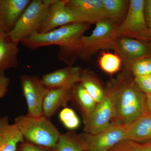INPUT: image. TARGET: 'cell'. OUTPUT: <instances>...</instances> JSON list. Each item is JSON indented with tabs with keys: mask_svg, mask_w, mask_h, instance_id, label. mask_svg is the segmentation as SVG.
<instances>
[{
	"mask_svg": "<svg viewBox=\"0 0 151 151\" xmlns=\"http://www.w3.org/2000/svg\"><path fill=\"white\" fill-rule=\"evenodd\" d=\"M113 93L115 117L112 123L129 125L149 114L147 96L125 70L108 84Z\"/></svg>",
	"mask_w": 151,
	"mask_h": 151,
	"instance_id": "1",
	"label": "cell"
},
{
	"mask_svg": "<svg viewBox=\"0 0 151 151\" xmlns=\"http://www.w3.org/2000/svg\"><path fill=\"white\" fill-rule=\"evenodd\" d=\"M90 24L76 23L60 27L44 33L37 32L23 40V46L35 50L52 45H58L59 51L58 56L69 65L74 63L77 55L81 38L90 27Z\"/></svg>",
	"mask_w": 151,
	"mask_h": 151,
	"instance_id": "2",
	"label": "cell"
},
{
	"mask_svg": "<svg viewBox=\"0 0 151 151\" xmlns=\"http://www.w3.org/2000/svg\"><path fill=\"white\" fill-rule=\"evenodd\" d=\"M25 140L38 145L54 147L61 134L50 119L42 115L32 117L20 115L14 119Z\"/></svg>",
	"mask_w": 151,
	"mask_h": 151,
	"instance_id": "3",
	"label": "cell"
},
{
	"mask_svg": "<svg viewBox=\"0 0 151 151\" xmlns=\"http://www.w3.org/2000/svg\"><path fill=\"white\" fill-rule=\"evenodd\" d=\"M90 35L81 38L77 58L88 61L101 50H113L118 37L116 30L119 24L110 19L95 24Z\"/></svg>",
	"mask_w": 151,
	"mask_h": 151,
	"instance_id": "4",
	"label": "cell"
},
{
	"mask_svg": "<svg viewBox=\"0 0 151 151\" xmlns=\"http://www.w3.org/2000/svg\"><path fill=\"white\" fill-rule=\"evenodd\" d=\"M55 0H33L25 9L14 27L7 35L18 44L32 33L38 32L50 6Z\"/></svg>",
	"mask_w": 151,
	"mask_h": 151,
	"instance_id": "5",
	"label": "cell"
},
{
	"mask_svg": "<svg viewBox=\"0 0 151 151\" xmlns=\"http://www.w3.org/2000/svg\"><path fill=\"white\" fill-rule=\"evenodd\" d=\"M118 38H132L147 43L151 41L145 13V1L130 0L126 17L116 30Z\"/></svg>",
	"mask_w": 151,
	"mask_h": 151,
	"instance_id": "6",
	"label": "cell"
},
{
	"mask_svg": "<svg viewBox=\"0 0 151 151\" xmlns=\"http://www.w3.org/2000/svg\"><path fill=\"white\" fill-rule=\"evenodd\" d=\"M111 123L100 132L80 134L85 151H107L116 144L126 140L128 126Z\"/></svg>",
	"mask_w": 151,
	"mask_h": 151,
	"instance_id": "7",
	"label": "cell"
},
{
	"mask_svg": "<svg viewBox=\"0 0 151 151\" xmlns=\"http://www.w3.org/2000/svg\"><path fill=\"white\" fill-rule=\"evenodd\" d=\"M115 113L113 93L108 85L104 99L97 103L91 114L83 118L84 133L94 134L104 129L113 122Z\"/></svg>",
	"mask_w": 151,
	"mask_h": 151,
	"instance_id": "8",
	"label": "cell"
},
{
	"mask_svg": "<svg viewBox=\"0 0 151 151\" xmlns=\"http://www.w3.org/2000/svg\"><path fill=\"white\" fill-rule=\"evenodd\" d=\"M20 82L27 103V115L35 117L43 115V100L50 89L45 85L41 78L36 76L23 74L20 76Z\"/></svg>",
	"mask_w": 151,
	"mask_h": 151,
	"instance_id": "9",
	"label": "cell"
},
{
	"mask_svg": "<svg viewBox=\"0 0 151 151\" xmlns=\"http://www.w3.org/2000/svg\"><path fill=\"white\" fill-rule=\"evenodd\" d=\"M66 3L67 0H55L49 8L38 32H48L60 27L76 23L88 24L85 19L68 7Z\"/></svg>",
	"mask_w": 151,
	"mask_h": 151,
	"instance_id": "10",
	"label": "cell"
},
{
	"mask_svg": "<svg viewBox=\"0 0 151 151\" xmlns=\"http://www.w3.org/2000/svg\"><path fill=\"white\" fill-rule=\"evenodd\" d=\"M113 50L121 58L126 69L129 70L137 60L150 57V50L147 43L132 38H117Z\"/></svg>",
	"mask_w": 151,
	"mask_h": 151,
	"instance_id": "11",
	"label": "cell"
},
{
	"mask_svg": "<svg viewBox=\"0 0 151 151\" xmlns=\"http://www.w3.org/2000/svg\"><path fill=\"white\" fill-rule=\"evenodd\" d=\"M66 6L89 24L108 19L103 0H67Z\"/></svg>",
	"mask_w": 151,
	"mask_h": 151,
	"instance_id": "12",
	"label": "cell"
},
{
	"mask_svg": "<svg viewBox=\"0 0 151 151\" xmlns=\"http://www.w3.org/2000/svg\"><path fill=\"white\" fill-rule=\"evenodd\" d=\"M82 70L79 66L68 65L44 74L41 79L50 89L73 86L80 82Z\"/></svg>",
	"mask_w": 151,
	"mask_h": 151,
	"instance_id": "13",
	"label": "cell"
},
{
	"mask_svg": "<svg viewBox=\"0 0 151 151\" xmlns=\"http://www.w3.org/2000/svg\"><path fill=\"white\" fill-rule=\"evenodd\" d=\"M29 0H0V29L10 32L29 4Z\"/></svg>",
	"mask_w": 151,
	"mask_h": 151,
	"instance_id": "14",
	"label": "cell"
},
{
	"mask_svg": "<svg viewBox=\"0 0 151 151\" xmlns=\"http://www.w3.org/2000/svg\"><path fill=\"white\" fill-rule=\"evenodd\" d=\"M72 86H65L49 90L43 100L42 113L44 116L50 119L60 108L66 107L68 102L70 100V91Z\"/></svg>",
	"mask_w": 151,
	"mask_h": 151,
	"instance_id": "15",
	"label": "cell"
},
{
	"mask_svg": "<svg viewBox=\"0 0 151 151\" xmlns=\"http://www.w3.org/2000/svg\"><path fill=\"white\" fill-rule=\"evenodd\" d=\"M24 138L16 124H10L9 117H0V151H16Z\"/></svg>",
	"mask_w": 151,
	"mask_h": 151,
	"instance_id": "16",
	"label": "cell"
},
{
	"mask_svg": "<svg viewBox=\"0 0 151 151\" xmlns=\"http://www.w3.org/2000/svg\"><path fill=\"white\" fill-rule=\"evenodd\" d=\"M7 33L0 29V72L17 67L19 48Z\"/></svg>",
	"mask_w": 151,
	"mask_h": 151,
	"instance_id": "17",
	"label": "cell"
},
{
	"mask_svg": "<svg viewBox=\"0 0 151 151\" xmlns=\"http://www.w3.org/2000/svg\"><path fill=\"white\" fill-rule=\"evenodd\" d=\"M126 140L145 142L151 141V115L142 116L128 126Z\"/></svg>",
	"mask_w": 151,
	"mask_h": 151,
	"instance_id": "18",
	"label": "cell"
},
{
	"mask_svg": "<svg viewBox=\"0 0 151 151\" xmlns=\"http://www.w3.org/2000/svg\"><path fill=\"white\" fill-rule=\"evenodd\" d=\"M70 96V100L79 108L83 118L91 114L97 105V103L80 82L72 86Z\"/></svg>",
	"mask_w": 151,
	"mask_h": 151,
	"instance_id": "19",
	"label": "cell"
},
{
	"mask_svg": "<svg viewBox=\"0 0 151 151\" xmlns=\"http://www.w3.org/2000/svg\"><path fill=\"white\" fill-rule=\"evenodd\" d=\"M80 83L97 103H100L104 99L106 89L103 88L92 71L87 69L82 70Z\"/></svg>",
	"mask_w": 151,
	"mask_h": 151,
	"instance_id": "20",
	"label": "cell"
},
{
	"mask_svg": "<svg viewBox=\"0 0 151 151\" xmlns=\"http://www.w3.org/2000/svg\"><path fill=\"white\" fill-rule=\"evenodd\" d=\"M106 16L120 24L127 16L129 1L127 0H103Z\"/></svg>",
	"mask_w": 151,
	"mask_h": 151,
	"instance_id": "21",
	"label": "cell"
},
{
	"mask_svg": "<svg viewBox=\"0 0 151 151\" xmlns=\"http://www.w3.org/2000/svg\"><path fill=\"white\" fill-rule=\"evenodd\" d=\"M54 148L55 151H85L80 134L71 132L61 134Z\"/></svg>",
	"mask_w": 151,
	"mask_h": 151,
	"instance_id": "22",
	"label": "cell"
},
{
	"mask_svg": "<svg viewBox=\"0 0 151 151\" xmlns=\"http://www.w3.org/2000/svg\"><path fill=\"white\" fill-rule=\"evenodd\" d=\"M98 64L105 73L113 74L119 72L122 63L121 58L116 53L104 52L99 57Z\"/></svg>",
	"mask_w": 151,
	"mask_h": 151,
	"instance_id": "23",
	"label": "cell"
},
{
	"mask_svg": "<svg viewBox=\"0 0 151 151\" xmlns=\"http://www.w3.org/2000/svg\"><path fill=\"white\" fill-rule=\"evenodd\" d=\"M107 151H151V141L138 142L125 140L116 144Z\"/></svg>",
	"mask_w": 151,
	"mask_h": 151,
	"instance_id": "24",
	"label": "cell"
},
{
	"mask_svg": "<svg viewBox=\"0 0 151 151\" xmlns=\"http://www.w3.org/2000/svg\"><path fill=\"white\" fill-rule=\"evenodd\" d=\"M129 71H132L135 77L151 74V57L137 60L132 64Z\"/></svg>",
	"mask_w": 151,
	"mask_h": 151,
	"instance_id": "25",
	"label": "cell"
},
{
	"mask_svg": "<svg viewBox=\"0 0 151 151\" xmlns=\"http://www.w3.org/2000/svg\"><path fill=\"white\" fill-rule=\"evenodd\" d=\"M16 151H55L54 147L35 145L26 140L20 143Z\"/></svg>",
	"mask_w": 151,
	"mask_h": 151,
	"instance_id": "26",
	"label": "cell"
},
{
	"mask_svg": "<svg viewBox=\"0 0 151 151\" xmlns=\"http://www.w3.org/2000/svg\"><path fill=\"white\" fill-rule=\"evenodd\" d=\"M134 79L138 87L146 95L151 94V74L136 76Z\"/></svg>",
	"mask_w": 151,
	"mask_h": 151,
	"instance_id": "27",
	"label": "cell"
},
{
	"mask_svg": "<svg viewBox=\"0 0 151 151\" xmlns=\"http://www.w3.org/2000/svg\"><path fill=\"white\" fill-rule=\"evenodd\" d=\"M77 116L75 111L71 108L65 107L59 113L60 121L63 125L67 123Z\"/></svg>",
	"mask_w": 151,
	"mask_h": 151,
	"instance_id": "28",
	"label": "cell"
},
{
	"mask_svg": "<svg viewBox=\"0 0 151 151\" xmlns=\"http://www.w3.org/2000/svg\"><path fill=\"white\" fill-rule=\"evenodd\" d=\"M9 79L6 76L4 71L0 72V98H2L8 91Z\"/></svg>",
	"mask_w": 151,
	"mask_h": 151,
	"instance_id": "29",
	"label": "cell"
},
{
	"mask_svg": "<svg viewBox=\"0 0 151 151\" xmlns=\"http://www.w3.org/2000/svg\"><path fill=\"white\" fill-rule=\"evenodd\" d=\"M146 21L151 37V0L145 1Z\"/></svg>",
	"mask_w": 151,
	"mask_h": 151,
	"instance_id": "30",
	"label": "cell"
},
{
	"mask_svg": "<svg viewBox=\"0 0 151 151\" xmlns=\"http://www.w3.org/2000/svg\"><path fill=\"white\" fill-rule=\"evenodd\" d=\"M147 96V104L149 114L151 115V94L146 95Z\"/></svg>",
	"mask_w": 151,
	"mask_h": 151,
	"instance_id": "31",
	"label": "cell"
}]
</instances>
